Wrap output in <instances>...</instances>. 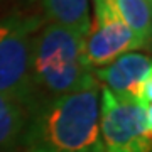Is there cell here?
Returning a JSON list of instances; mask_svg holds the SVG:
<instances>
[{"instance_id": "cell-1", "label": "cell", "mask_w": 152, "mask_h": 152, "mask_svg": "<svg viewBox=\"0 0 152 152\" xmlns=\"http://www.w3.org/2000/svg\"><path fill=\"white\" fill-rule=\"evenodd\" d=\"M100 85L44 98L29 113L20 147L26 152H102Z\"/></svg>"}, {"instance_id": "cell-2", "label": "cell", "mask_w": 152, "mask_h": 152, "mask_svg": "<svg viewBox=\"0 0 152 152\" xmlns=\"http://www.w3.org/2000/svg\"><path fill=\"white\" fill-rule=\"evenodd\" d=\"M85 37L53 22L37 31L32 42L31 75L41 100L96 83L85 61Z\"/></svg>"}, {"instance_id": "cell-3", "label": "cell", "mask_w": 152, "mask_h": 152, "mask_svg": "<svg viewBox=\"0 0 152 152\" xmlns=\"http://www.w3.org/2000/svg\"><path fill=\"white\" fill-rule=\"evenodd\" d=\"M42 19L37 15H14L0 20V93L31 113L41 102L31 75L32 42Z\"/></svg>"}, {"instance_id": "cell-4", "label": "cell", "mask_w": 152, "mask_h": 152, "mask_svg": "<svg viewBox=\"0 0 152 152\" xmlns=\"http://www.w3.org/2000/svg\"><path fill=\"white\" fill-rule=\"evenodd\" d=\"M102 152H151L152 107L115 96L100 85Z\"/></svg>"}, {"instance_id": "cell-5", "label": "cell", "mask_w": 152, "mask_h": 152, "mask_svg": "<svg viewBox=\"0 0 152 152\" xmlns=\"http://www.w3.org/2000/svg\"><path fill=\"white\" fill-rule=\"evenodd\" d=\"M93 9L95 17L85 37V61L91 69L103 68L125 53L144 49L110 0H93Z\"/></svg>"}, {"instance_id": "cell-6", "label": "cell", "mask_w": 152, "mask_h": 152, "mask_svg": "<svg viewBox=\"0 0 152 152\" xmlns=\"http://www.w3.org/2000/svg\"><path fill=\"white\" fill-rule=\"evenodd\" d=\"M93 76L115 96L151 107L152 63L144 53H125L103 68L93 69Z\"/></svg>"}, {"instance_id": "cell-7", "label": "cell", "mask_w": 152, "mask_h": 152, "mask_svg": "<svg viewBox=\"0 0 152 152\" xmlns=\"http://www.w3.org/2000/svg\"><path fill=\"white\" fill-rule=\"evenodd\" d=\"M49 22L86 36L91 26L90 0H41Z\"/></svg>"}, {"instance_id": "cell-8", "label": "cell", "mask_w": 152, "mask_h": 152, "mask_svg": "<svg viewBox=\"0 0 152 152\" xmlns=\"http://www.w3.org/2000/svg\"><path fill=\"white\" fill-rule=\"evenodd\" d=\"M29 113L14 100L0 93V152L20 147Z\"/></svg>"}, {"instance_id": "cell-9", "label": "cell", "mask_w": 152, "mask_h": 152, "mask_svg": "<svg viewBox=\"0 0 152 152\" xmlns=\"http://www.w3.org/2000/svg\"><path fill=\"white\" fill-rule=\"evenodd\" d=\"M118 17L135 34L144 46L149 48L152 32V10L147 0H110Z\"/></svg>"}]
</instances>
